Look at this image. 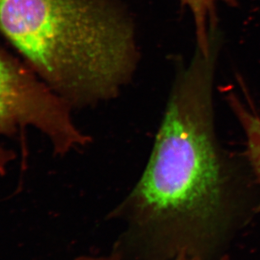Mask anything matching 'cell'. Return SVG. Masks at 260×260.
<instances>
[{"mask_svg":"<svg viewBox=\"0 0 260 260\" xmlns=\"http://www.w3.org/2000/svg\"><path fill=\"white\" fill-rule=\"evenodd\" d=\"M215 53L197 48L178 73L147 166L113 215L157 260H208L230 225L232 175L214 128Z\"/></svg>","mask_w":260,"mask_h":260,"instance_id":"cell-1","label":"cell"},{"mask_svg":"<svg viewBox=\"0 0 260 260\" xmlns=\"http://www.w3.org/2000/svg\"><path fill=\"white\" fill-rule=\"evenodd\" d=\"M30 126L47 135L58 152L85 145L63 99L0 55V136ZM9 155L0 148V170Z\"/></svg>","mask_w":260,"mask_h":260,"instance_id":"cell-2","label":"cell"},{"mask_svg":"<svg viewBox=\"0 0 260 260\" xmlns=\"http://www.w3.org/2000/svg\"><path fill=\"white\" fill-rule=\"evenodd\" d=\"M193 15L198 49L205 55L210 54L216 45L214 41L216 6L219 1L235 5L238 0H180Z\"/></svg>","mask_w":260,"mask_h":260,"instance_id":"cell-3","label":"cell"},{"mask_svg":"<svg viewBox=\"0 0 260 260\" xmlns=\"http://www.w3.org/2000/svg\"><path fill=\"white\" fill-rule=\"evenodd\" d=\"M228 103L245 134L248 159L260 183V117L234 94L229 95Z\"/></svg>","mask_w":260,"mask_h":260,"instance_id":"cell-4","label":"cell"},{"mask_svg":"<svg viewBox=\"0 0 260 260\" xmlns=\"http://www.w3.org/2000/svg\"><path fill=\"white\" fill-rule=\"evenodd\" d=\"M75 260H123V255L119 250H115L105 255H84ZM170 260H204L198 256L190 255L188 253H180Z\"/></svg>","mask_w":260,"mask_h":260,"instance_id":"cell-5","label":"cell"},{"mask_svg":"<svg viewBox=\"0 0 260 260\" xmlns=\"http://www.w3.org/2000/svg\"><path fill=\"white\" fill-rule=\"evenodd\" d=\"M220 260H232L228 256H224L222 258H220Z\"/></svg>","mask_w":260,"mask_h":260,"instance_id":"cell-6","label":"cell"}]
</instances>
